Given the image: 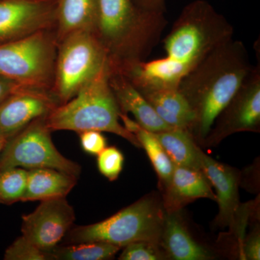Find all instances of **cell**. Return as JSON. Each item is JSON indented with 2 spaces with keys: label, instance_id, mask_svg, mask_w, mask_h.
<instances>
[{
  "label": "cell",
  "instance_id": "obj_10",
  "mask_svg": "<svg viewBox=\"0 0 260 260\" xmlns=\"http://www.w3.org/2000/svg\"><path fill=\"white\" fill-rule=\"evenodd\" d=\"M57 0H0V45L55 29Z\"/></svg>",
  "mask_w": 260,
  "mask_h": 260
},
{
  "label": "cell",
  "instance_id": "obj_18",
  "mask_svg": "<svg viewBox=\"0 0 260 260\" xmlns=\"http://www.w3.org/2000/svg\"><path fill=\"white\" fill-rule=\"evenodd\" d=\"M159 117L174 129L190 133L195 115L189 102L179 89H162L142 92Z\"/></svg>",
  "mask_w": 260,
  "mask_h": 260
},
{
  "label": "cell",
  "instance_id": "obj_13",
  "mask_svg": "<svg viewBox=\"0 0 260 260\" xmlns=\"http://www.w3.org/2000/svg\"><path fill=\"white\" fill-rule=\"evenodd\" d=\"M200 157L202 170L216 191L219 213L215 223L222 228L232 226L240 208L237 172L232 167L214 160L202 150Z\"/></svg>",
  "mask_w": 260,
  "mask_h": 260
},
{
  "label": "cell",
  "instance_id": "obj_8",
  "mask_svg": "<svg viewBox=\"0 0 260 260\" xmlns=\"http://www.w3.org/2000/svg\"><path fill=\"white\" fill-rule=\"evenodd\" d=\"M45 117L32 121L7 143L0 155V171L10 168H49L78 177L82 168L65 158L53 143Z\"/></svg>",
  "mask_w": 260,
  "mask_h": 260
},
{
  "label": "cell",
  "instance_id": "obj_31",
  "mask_svg": "<svg viewBox=\"0 0 260 260\" xmlns=\"http://www.w3.org/2000/svg\"><path fill=\"white\" fill-rule=\"evenodd\" d=\"M8 140L5 137L3 136V135L0 134V155H1L2 152L3 151L5 146H6L7 143H8Z\"/></svg>",
  "mask_w": 260,
  "mask_h": 260
},
{
  "label": "cell",
  "instance_id": "obj_1",
  "mask_svg": "<svg viewBox=\"0 0 260 260\" xmlns=\"http://www.w3.org/2000/svg\"><path fill=\"white\" fill-rule=\"evenodd\" d=\"M233 34L223 15L208 2L195 0L184 7L164 39L165 58L126 61L121 73L140 92L178 89L183 78Z\"/></svg>",
  "mask_w": 260,
  "mask_h": 260
},
{
  "label": "cell",
  "instance_id": "obj_21",
  "mask_svg": "<svg viewBox=\"0 0 260 260\" xmlns=\"http://www.w3.org/2000/svg\"><path fill=\"white\" fill-rule=\"evenodd\" d=\"M153 133L174 165L202 170L200 157L201 149L189 131L172 129Z\"/></svg>",
  "mask_w": 260,
  "mask_h": 260
},
{
  "label": "cell",
  "instance_id": "obj_2",
  "mask_svg": "<svg viewBox=\"0 0 260 260\" xmlns=\"http://www.w3.org/2000/svg\"><path fill=\"white\" fill-rule=\"evenodd\" d=\"M252 68L244 44L232 38L210 51L183 78L178 89L194 113L190 130L194 139L204 143L215 119Z\"/></svg>",
  "mask_w": 260,
  "mask_h": 260
},
{
  "label": "cell",
  "instance_id": "obj_19",
  "mask_svg": "<svg viewBox=\"0 0 260 260\" xmlns=\"http://www.w3.org/2000/svg\"><path fill=\"white\" fill-rule=\"evenodd\" d=\"M98 0H57L55 32L57 43L82 30L95 32Z\"/></svg>",
  "mask_w": 260,
  "mask_h": 260
},
{
  "label": "cell",
  "instance_id": "obj_17",
  "mask_svg": "<svg viewBox=\"0 0 260 260\" xmlns=\"http://www.w3.org/2000/svg\"><path fill=\"white\" fill-rule=\"evenodd\" d=\"M77 177L49 168L29 169L22 202L66 198L77 184Z\"/></svg>",
  "mask_w": 260,
  "mask_h": 260
},
{
  "label": "cell",
  "instance_id": "obj_12",
  "mask_svg": "<svg viewBox=\"0 0 260 260\" xmlns=\"http://www.w3.org/2000/svg\"><path fill=\"white\" fill-rule=\"evenodd\" d=\"M59 105L51 90L20 86L0 104V134L8 140Z\"/></svg>",
  "mask_w": 260,
  "mask_h": 260
},
{
  "label": "cell",
  "instance_id": "obj_9",
  "mask_svg": "<svg viewBox=\"0 0 260 260\" xmlns=\"http://www.w3.org/2000/svg\"><path fill=\"white\" fill-rule=\"evenodd\" d=\"M260 63L253 67L234 96L219 114L204 143L216 145L229 135L259 132Z\"/></svg>",
  "mask_w": 260,
  "mask_h": 260
},
{
  "label": "cell",
  "instance_id": "obj_3",
  "mask_svg": "<svg viewBox=\"0 0 260 260\" xmlns=\"http://www.w3.org/2000/svg\"><path fill=\"white\" fill-rule=\"evenodd\" d=\"M164 13L137 8L132 0H98L95 34L111 61H145L167 25Z\"/></svg>",
  "mask_w": 260,
  "mask_h": 260
},
{
  "label": "cell",
  "instance_id": "obj_11",
  "mask_svg": "<svg viewBox=\"0 0 260 260\" xmlns=\"http://www.w3.org/2000/svg\"><path fill=\"white\" fill-rule=\"evenodd\" d=\"M22 219V236L47 253L64 239L75 215L66 198H56L41 201L37 209Z\"/></svg>",
  "mask_w": 260,
  "mask_h": 260
},
{
  "label": "cell",
  "instance_id": "obj_30",
  "mask_svg": "<svg viewBox=\"0 0 260 260\" xmlns=\"http://www.w3.org/2000/svg\"><path fill=\"white\" fill-rule=\"evenodd\" d=\"M24 86L0 76V104L19 87Z\"/></svg>",
  "mask_w": 260,
  "mask_h": 260
},
{
  "label": "cell",
  "instance_id": "obj_26",
  "mask_svg": "<svg viewBox=\"0 0 260 260\" xmlns=\"http://www.w3.org/2000/svg\"><path fill=\"white\" fill-rule=\"evenodd\" d=\"M5 260H49L45 251L29 242L26 238L21 236L6 249Z\"/></svg>",
  "mask_w": 260,
  "mask_h": 260
},
{
  "label": "cell",
  "instance_id": "obj_29",
  "mask_svg": "<svg viewBox=\"0 0 260 260\" xmlns=\"http://www.w3.org/2000/svg\"><path fill=\"white\" fill-rule=\"evenodd\" d=\"M133 4L145 12L164 13L166 12V0H132Z\"/></svg>",
  "mask_w": 260,
  "mask_h": 260
},
{
  "label": "cell",
  "instance_id": "obj_16",
  "mask_svg": "<svg viewBox=\"0 0 260 260\" xmlns=\"http://www.w3.org/2000/svg\"><path fill=\"white\" fill-rule=\"evenodd\" d=\"M178 213L166 212L160 245L167 257L175 260L213 259V252L194 240Z\"/></svg>",
  "mask_w": 260,
  "mask_h": 260
},
{
  "label": "cell",
  "instance_id": "obj_6",
  "mask_svg": "<svg viewBox=\"0 0 260 260\" xmlns=\"http://www.w3.org/2000/svg\"><path fill=\"white\" fill-rule=\"evenodd\" d=\"M110 64L107 49L95 32H74L58 43L51 92L59 105L73 99Z\"/></svg>",
  "mask_w": 260,
  "mask_h": 260
},
{
  "label": "cell",
  "instance_id": "obj_5",
  "mask_svg": "<svg viewBox=\"0 0 260 260\" xmlns=\"http://www.w3.org/2000/svg\"><path fill=\"white\" fill-rule=\"evenodd\" d=\"M165 215L160 200L147 195L103 221L71 228L64 244L102 242L121 249L143 241L160 244Z\"/></svg>",
  "mask_w": 260,
  "mask_h": 260
},
{
  "label": "cell",
  "instance_id": "obj_27",
  "mask_svg": "<svg viewBox=\"0 0 260 260\" xmlns=\"http://www.w3.org/2000/svg\"><path fill=\"white\" fill-rule=\"evenodd\" d=\"M79 135L82 149L90 155L97 156L107 147V139L102 132L88 130L80 133Z\"/></svg>",
  "mask_w": 260,
  "mask_h": 260
},
{
  "label": "cell",
  "instance_id": "obj_22",
  "mask_svg": "<svg viewBox=\"0 0 260 260\" xmlns=\"http://www.w3.org/2000/svg\"><path fill=\"white\" fill-rule=\"evenodd\" d=\"M120 249L107 242H83L57 245L47 254L49 259L106 260L114 258Z\"/></svg>",
  "mask_w": 260,
  "mask_h": 260
},
{
  "label": "cell",
  "instance_id": "obj_14",
  "mask_svg": "<svg viewBox=\"0 0 260 260\" xmlns=\"http://www.w3.org/2000/svg\"><path fill=\"white\" fill-rule=\"evenodd\" d=\"M109 83L121 112L126 114L131 113L142 127L151 133L174 129L159 117L139 90L112 63Z\"/></svg>",
  "mask_w": 260,
  "mask_h": 260
},
{
  "label": "cell",
  "instance_id": "obj_4",
  "mask_svg": "<svg viewBox=\"0 0 260 260\" xmlns=\"http://www.w3.org/2000/svg\"><path fill=\"white\" fill-rule=\"evenodd\" d=\"M111 64L80 89L73 99L56 107L46 116L51 130H68L78 134L88 130L106 132L124 138L137 148L136 137L121 124V111L109 83Z\"/></svg>",
  "mask_w": 260,
  "mask_h": 260
},
{
  "label": "cell",
  "instance_id": "obj_25",
  "mask_svg": "<svg viewBox=\"0 0 260 260\" xmlns=\"http://www.w3.org/2000/svg\"><path fill=\"white\" fill-rule=\"evenodd\" d=\"M124 157L120 150L114 146L107 147L97 155V167L99 172L109 181H115L124 167Z\"/></svg>",
  "mask_w": 260,
  "mask_h": 260
},
{
  "label": "cell",
  "instance_id": "obj_23",
  "mask_svg": "<svg viewBox=\"0 0 260 260\" xmlns=\"http://www.w3.org/2000/svg\"><path fill=\"white\" fill-rule=\"evenodd\" d=\"M27 169L10 168L0 171V203L7 205L22 202L26 185Z\"/></svg>",
  "mask_w": 260,
  "mask_h": 260
},
{
  "label": "cell",
  "instance_id": "obj_28",
  "mask_svg": "<svg viewBox=\"0 0 260 260\" xmlns=\"http://www.w3.org/2000/svg\"><path fill=\"white\" fill-rule=\"evenodd\" d=\"M243 255L246 259H260V235L259 230L256 229L246 239L243 246Z\"/></svg>",
  "mask_w": 260,
  "mask_h": 260
},
{
  "label": "cell",
  "instance_id": "obj_15",
  "mask_svg": "<svg viewBox=\"0 0 260 260\" xmlns=\"http://www.w3.org/2000/svg\"><path fill=\"white\" fill-rule=\"evenodd\" d=\"M211 184L202 170L174 165L172 177L164 191V208L167 213L179 211L200 198L216 201Z\"/></svg>",
  "mask_w": 260,
  "mask_h": 260
},
{
  "label": "cell",
  "instance_id": "obj_7",
  "mask_svg": "<svg viewBox=\"0 0 260 260\" xmlns=\"http://www.w3.org/2000/svg\"><path fill=\"white\" fill-rule=\"evenodd\" d=\"M57 39L48 29L0 45V76L24 85L51 90Z\"/></svg>",
  "mask_w": 260,
  "mask_h": 260
},
{
  "label": "cell",
  "instance_id": "obj_20",
  "mask_svg": "<svg viewBox=\"0 0 260 260\" xmlns=\"http://www.w3.org/2000/svg\"><path fill=\"white\" fill-rule=\"evenodd\" d=\"M120 119L124 127L136 137L140 148L146 152L158 175L160 187L164 189L170 181L174 164L153 133L142 127L136 121L130 119L128 114L121 112Z\"/></svg>",
  "mask_w": 260,
  "mask_h": 260
},
{
  "label": "cell",
  "instance_id": "obj_24",
  "mask_svg": "<svg viewBox=\"0 0 260 260\" xmlns=\"http://www.w3.org/2000/svg\"><path fill=\"white\" fill-rule=\"evenodd\" d=\"M119 256L120 260H161L168 259L160 244L151 242H137L124 246Z\"/></svg>",
  "mask_w": 260,
  "mask_h": 260
}]
</instances>
